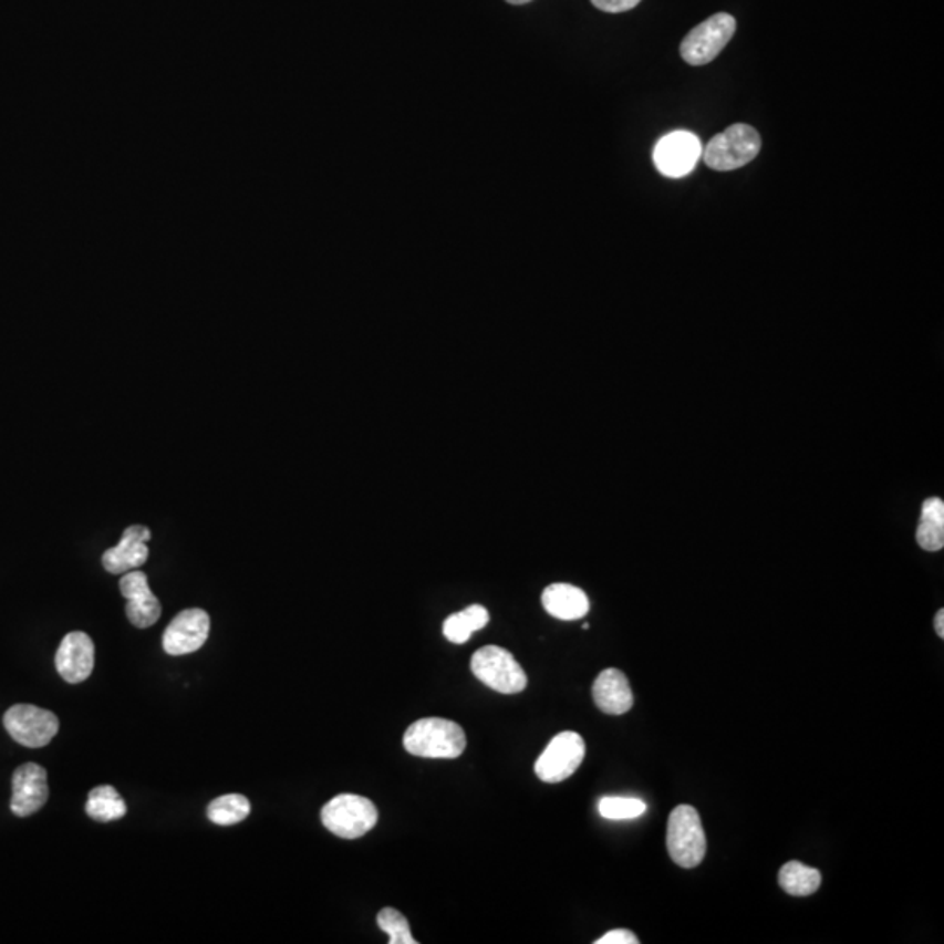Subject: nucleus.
<instances>
[{
	"instance_id": "nucleus-1",
	"label": "nucleus",
	"mask_w": 944,
	"mask_h": 944,
	"mask_svg": "<svg viewBox=\"0 0 944 944\" xmlns=\"http://www.w3.org/2000/svg\"><path fill=\"white\" fill-rule=\"evenodd\" d=\"M404 749L429 759H455L466 750L463 726L442 717L416 720L404 733Z\"/></svg>"
},
{
	"instance_id": "nucleus-2",
	"label": "nucleus",
	"mask_w": 944,
	"mask_h": 944,
	"mask_svg": "<svg viewBox=\"0 0 944 944\" xmlns=\"http://www.w3.org/2000/svg\"><path fill=\"white\" fill-rule=\"evenodd\" d=\"M666 849L675 864L693 870L702 864L707 852V838L698 811L689 805H681L668 817Z\"/></svg>"
},
{
	"instance_id": "nucleus-3",
	"label": "nucleus",
	"mask_w": 944,
	"mask_h": 944,
	"mask_svg": "<svg viewBox=\"0 0 944 944\" xmlns=\"http://www.w3.org/2000/svg\"><path fill=\"white\" fill-rule=\"evenodd\" d=\"M761 151V137L757 129L745 123L729 126L716 135L705 147L704 162L717 172H732L749 165Z\"/></svg>"
},
{
	"instance_id": "nucleus-4",
	"label": "nucleus",
	"mask_w": 944,
	"mask_h": 944,
	"mask_svg": "<svg viewBox=\"0 0 944 944\" xmlns=\"http://www.w3.org/2000/svg\"><path fill=\"white\" fill-rule=\"evenodd\" d=\"M322 824L343 840L364 837L378 822V810L370 799L357 795H340L321 811Z\"/></svg>"
},
{
	"instance_id": "nucleus-5",
	"label": "nucleus",
	"mask_w": 944,
	"mask_h": 944,
	"mask_svg": "<svg viewBox=\"0 0 944 944\" xmlns=\"http://www.w3.org/2000/svg\"><path fill=\"white\" fill-rule=\"evenodd\" d=\"M470 670L485 686L502 695L521 693L529 683L520 663L499 645H485L476 651L470 657Z\"/></svg>"
},
{
	"instance_id": "nucleus-6",
	"label": "nucleus",
	"mask_w": 944,
	"mask_h": 944,
	"mask_svg": "<svg viewBox=\"0 0 944 944\" xmlns=\"http://www.w3.org/2000/svg\"><path fill=\"white\" fill-rule=\"evenodd\" d=\"M737 30V20L728 13H717L691 30L681 42V56L689 65H707L728 46Z\"/></svg>"
},
{
	"instance_id": "nucleus-7",
	"label": "nucleus",
	"mask_w": 944,
	"mask_h": 944,
	"mask_svg": "<svg viewBox=\"0 0 944 944\" xmlns=\"http://www.w3.org/2000/svg\"><path fill=\"white\" fill-rule=\"evenodd\" d=\"M587 744L579 733L563 732L546 747L536 761V775L546 784L563 782L584 761Z\"/></svg>"
},
{
	"instance_id": "nucleus-8",
	"label": "nucleus",
	"mask_w": 944,
	"mask_h": 944,
	"mask_svg": "<svg viewBox=\"0 0 944 944\" xmlns=\"http://www.w3.org/2000/svg\"><path fill=\"white\" fill-rule=\"evenodd\" d=\"M4 726L14 741L30 749L50 744L60 729L59 717L35 705H14L9 708L4 714Z\"/></svg>"
},
{
	"instance_id": "nucleus-9",
	"label": "nucleus",
	"mask_w": 944,
	"mask_h": 944,
	"mask_svg": "<svg viewBox=\"0 0 944 944\" xmlns=\"http://www.w3.org/2000/svg\"><path fill=\"white\" fill-rule=\"evenodd\" d=\"M210 633V616L201 609H186L163 633V650L170 656H184L204 647Z\"/></svg>"
},
{
	"instance_id": "nucleus-10",
	"label": "nucleus",
	"mask_w": 944,
	"mask_h": 944,
	"mask_svg": "<svg viewBox=\"0 0 944 944\" xmlns=\"http://www.w3.org/2000/svg\"><path fill=\"white\" fill-rule=\"evenodd\" d=\"M704 149L699 138L689 132H674L657 142L654 165L666 177H683L698 163Z\"/></svg>"
},
{
	"instance_id": "nucleus-11",
	"label": "nucleus",
	"mask_w": 944,
	"mask_h": 944,
	"mask_svg": "<svg viewBox=\"0 0 944 944\" xmlns=\"http://www.w3.org/2000/svg\"><path fill=\"white\" fill-rule=\"evenodd\" d=\"M121 595L126 599V616L137 629H149L162 618V603L151 591L147 575L129 570L120 581Z\"/></svg>"
},
{
	"instance_id": "nucleus-12",
	"label": "nucleus",
	"mask_w": 944,
	"mask_h": 944,
	"mask_svg": "<svg viewBox=\"0 0 944 944\" xmlns=\"http://www.w3.org/2000/svg\"><path fill=\"white\" fill-rule=\"evenodd\" d=\"M60 677L69 684L84 683L95 666V644L84 632H71L63 636L54 656Z\"/></svg>"
},
{
	"instance_id": "nucleus-13",
	"label": "nucleus",
	"mask_w": 944,
	"mask_h": 944,
	"mask_svg": "<svg viewBox=\"0 0 944 944\" xmlns=\"http://www.w3.org/2000/svg\"><path fill=\"white\" fill-rule=\"evenodd\" d=\"M48 798H50L48 774L42 766L27 763L17 768L13 775V798H11V811L14 816H34L46 805Z\"/></svg>"
},
{
	"instance_id": "nucleus-14",
	"label": "nucleus",
	"mask_w": 944,
	"mask_h": 944,
	"mask_svg": "<svg viewBox=\"0 0 944 944\" xmlns=\"http://www.w3.org/2000/svg\"><path fill=\"white\" fill-rule=\"evenodd\" d=\"M151 530L142 525H132L125 530L121 541L102 554V566L108 574H126L129 570L144 566L149 558L147 541Z\"/></svg>"
},
{
	"instance_id": "nucleus-15",
	"label": "nucleus",
	"mask_w": 944,
	"mask_h": 944,
	"mask_svg": "<svg viewBox=\"0 0 944 944\" xmlns=\"http://www.w3.org/2000/svg\"><path fill=\"white\" fill-rule=\"evenodd\" d=\"M597 707L609 716H623L633 707V693L629 678L618 668L603 670L593 684Z\"/></svg>"
},
{
	"instance_id": "nucleus-16",
	"label": "nucleus",
	"mask_w": 944,
	"mask_h": 944,
	"mask_svg": "<svg viewBox=\"0 0 944 944\" xmlns=\"http://www.w3.org/2000/svg\"><path fill=\"white\" fill-rule=\"evenodd\" d=\"M542 608L557 620L575 621L587 616L590 600L581 588L557 583L550 584L542 593Z\"/></svg>"
},
{
	"instance_id": "nucleus-17",
	"label": "nucleus",
	"mask_w": 944,
	"mask_h": 944,
	"mask_svg": "<svg viewBox=\"0 0 944 944\" xmlns=\"http://www.w3.org/2000/svg\"><path fill=\"white\" fill-rule=\"evenodd\" d=\"M916 542L925 551H940L944 546V502L931 497L922 506Z\"/></svg>"
},
{
	"instance_id": "nucleus-18",
	"label": "nucleus",
	"mask_w": 944,
	"mask_h": 944,
	"mask_svg": "<svg viewBox=\"0 0 944 944\" xmlns=\"http://www.w3.org/2000/svg\"><path fill=\"white\" fill-rule=\"evenodd\" d=\"M488 621H490V614H488L487 609L475 603V605L464 609L463 612H455L452 616L446 618L445 623H443V635L454 644H464V642L469 641L473 633L485 629Z\"/></svg>"
},
{
	"instance_id": "nucleus-19",
	"label": "nucleus",
	"mask_w": 944,
	"mask_h": 944,
	"mask_svg": "<svg viewBox=\"0 0 944 944\" xmlns=\"http://www.w3.org/2000/svg\"><path fill=\"white\" fill-rule=\"evenodd\" d=\"M86 813L96 822H114L126 816L125 799L114 787L98 786L87 795Z\"/></svg>"
},
{
	"instance_id": "nucleus-20",
	"label": "nucleus",
	"mask_w": 944,
	"mask_h": 944,
	"mask_svg": "<svg viewBox=\"0 0 944 944\" xmlns=\"http://www.w3.org/2000/svg\"><path fill=\"white\" fill-rule=\"evenodd\" d=\"M778 883L787 894L805 898V895L816 894L819 891L822 874L816 868H808L801 862L790 861L784 864L782 870L778 873Z\"/></svg>"
},
{
	"instance_id": "nucleus-21",
	"label": "nucleus",
	"mask_w": 944,
	"mask_h": 944,
	"mask_svg": "<svg viewBox=\"0 0 944 944\" xmlns=\"http://www.w3.org/2000/svg\"><path fill=\"white\" fill-rule=\"evenodd\" d=\"M249 816V799L241 795L221 796V798L214 799L207 808V817L210 822L225 826V828L226 826L240 824L241 820H246Z\"/></svg>"
},
{
	"instance_id": "nucleus-22",
	"label": "nucleus",
	"mask_w": 944,
	"mask_h": 944,
	"mask_svg": "<svg viewBox=\"0 0 944 944\" xmlns=\"http://www.w3.org/2000/svg\"><path fill=\"white\" fill-rule=\"evenodd\" d=\"M647 805L639 798H624V796H605L600 799L599 811L603 819L630 820L644 816Z\"/></svg>"
},
{
	"instance_id": "nucleus-23",
	"label": "nucleus",
	"mask_w": 944,
	"mask_h": 944,
	"mask_svg": "<svg viewBox=\"0 0 944 944\" xmlns=\"http://www.w3.org/2000/svg\"><path fill=\"white\" fill-rule=\"evenodd\" d=\"M378 927L382 929L388 936L391 944H416L418 941L412 936L409 931L408 919L394 910V907H383L378 913Z\"/></svg>"
},
{
	"instance_id": "nucleus-24",
	"label": "nucleus",
	"mask_w": 944,
	"mask_h": 944,
	"mask_svg": "<svg viewBox=\"0 0 944 944\" xmlns=\"http://www.w3.org/2000/svg\"><path fill=\"white\" fill-rule=\"evenodd\" d=\"M591 2L605 13H624L641 4V0H591Z\"/></svg>"
},
{
	"instance_id": "nucleus-25",
	"label": "nucleus",
	"mask_w": 944,
	"mask_h": 944,
	"mask_svg": "<svg viewBox=\"0 0 944 944\" xmlns=\"http://www.w3.org/2000/svg\"><path fill=\"white\" fill-rule=\"evenodd\" d=\"M639 940H636L635 934L633 932L626 931V929H616V931H611L605 934V936L600 937V940L595 941V944H636Z\"/></svg>"
},
{
	"instance_id": "nucleus-26",
	"label": "nucleus",
	"mask_w": 944,
	"mask_h": 944,
	"mask_svg": "<svg viewBox=\"0 0 944 944\" xmlns=\"http://www.w3.org/2000/svg\"><path fill=\"white\" fill-rule=\"evenodd\" d=\"M934 624H936L937 635H940L941 639H944V611H943V609H941V611H937L936 621H934Z\"/></svg>"
},
{
	"instance_id": "nucleus-27",
	"label": "nucleus",
	"mask_w": 944,
	"mask_h": 944,
	"mask_svg": "<svg viewBox=\"0 0 944 944\" xmlns=\"http://www.w3.org/2000/svg\"><path fill=\"white\" fill-rule=\"evenodd\" d=\"M506 2H509V4L512 6H523L529 4V2H532V0H506Z\"/></svg>"
}]
</instances>
